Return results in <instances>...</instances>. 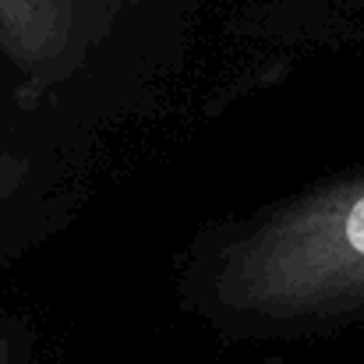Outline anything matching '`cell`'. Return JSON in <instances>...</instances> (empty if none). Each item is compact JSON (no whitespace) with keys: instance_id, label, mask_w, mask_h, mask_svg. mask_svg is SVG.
I'll return each instance as SVG.
<instances>
[{"instance_id":"6da1fadb","label":"cell","mask_w":364,"mask_h":364,"mask_svg":"<svg viewBox=\"0 0 364 364\" xmlns=\"http://www.w3.org/2000/svg\"><path fill=\"white\" fill-rule=\"evenodd\" d=\"M177 294L227 340L301 336L364 315V173L202 227Z\"/></svg>"},{"instance_id":"7a4b0ae2","label":"cell","mask_w":364,"mask_h":364,"mask_svg":"<svg viewBox=\"0 0 364 364\" xmlns=\"http://www.w3.org/2000/svg\"><path fill=\"white\" fill-rule=\"evenodd\" d=\"M138 0H0V57L14 103L36 110L78 78Z\"/></svg>"},{"instance_id":"3957f363","label":"cell","mask_w":364,"mask_h":364,"mask_svg":"<svg viewBox=\"0 0 364 364\" xmlns=\"http://www.w3.org/2000/svg\"><path fill=\"white\" fill-rule=\"evenodd\" d=\"M32 329L21 318H0V364H28Z\"/></svg>"},{"instance_id":"277c9868","label":"cell","mask_w":364,"mask_h":364,"mask_svg":"<svg viewBox=\"0 0 364 364\" xmlns=\"http://www.w3.org/2000/svg\"><path fill=\"white\" fill-rule=\"evenodd\" d=\"M28 170H32V163H28L25 156L0 152V205H4L7 198H14V195H18V188L25 184Z\"/></svg>"},{"instance_id":"5b68a950","label":"cell","mask_w":364,"mask_h":364,"mask_svg":"<svg viewBox=\"0 0 364 364\" xmlns=\"http://www.w3.org/2000/svg\"><path fill=\"white\" fill-rule=\"evenodd\" d=\"M0 134H4V127H0Z\"/></svg>"}]
</instances>
